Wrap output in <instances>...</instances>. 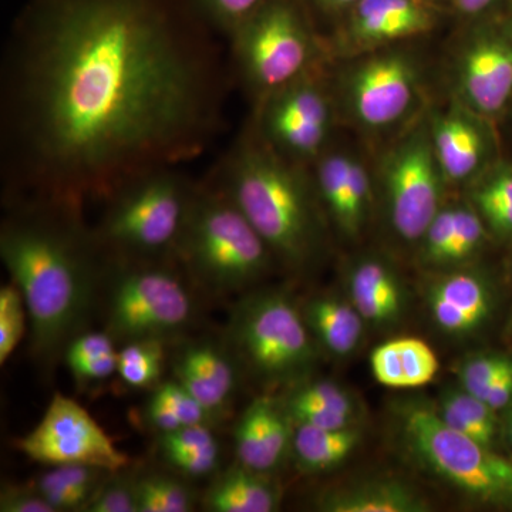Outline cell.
Returning <instances> with one entry per match:
<instances>
[{"mask_svg":"<svg viewBox=\"0 0 512 512\" xmlns=\"http://www.w3.org/2000/svg\"><path fill=\"white\" fill-rule=\"evenodd\" d=\"M376 382L392 389H416L430 383L440 369L430 345L417 338H399L376 346L370 355Z\"/></svg>","mask_w":512,"mask_h":512,"instance_id":"23","label":"cell"},{"mask_svg":"<svg viewBox=\"0 0 512 512\" xmlns=\"http://www.w3.org/2000/svg\"><path fill=\"white\" fill-rule=\"evenodd\" d=\"M146 419L158 433L210 424L214 417L177 380L158 383L147 400Z\"/></svg>","mask_w":512,"mask_h":512,"instance_id":"30","label":"cell"},{"mask_svg":"<svg viewBox=\"0 0 512 512\" xmlns=\"http://www.w3.org/2000/svg\"><path fill=\"white\" fill-rule=\"evenodd\" d=\"M316 345L335 357L356 352L367 323L349 299L336 295L313 296L302 309Z\"/></svg>","mask_w":512,"mask_h":512,"instance_id":"21","label":"cell"},{"mask_svg":"<svg viewBox=\"0 0 512 512\" xmlns=\"http://www.w3.org/2000/svg\"><path fill=\"white\" fill-rule=\"evenodd\" d=\"M430 138L441 173L447 180H467L483 163V134L463 114H446L434 120Z\"/></svg>","mask_w":512,"mask_h":512,"instance_id":"24","label":"cell"},{"mask_svg":"<svg viewBox=\"0 0 512 512\" xmlns=\"http://www.w3.org/2000/svg\"><path fill=\"white\" fill-rule=\"evenodd\" d=\"M234 355L211 340L187 343L173 359L175 380L207 409L212 417L228 409L238 387Z\"/></svg>","mask_w":512,"mask_h":512,"instance_id":"17","label":"cell"},{"mask_svg":"<svg viewBox=\"0 0 512 512\" xmlns=\"http://www.w3.org/2000/svg\"><path fill=\"white\" fill-rule=\"evenodd\" d=\"M427 305L437 328L457 338L477 335L493 319L497 295L491 282L476 272H454L427 289Z\"/></svg>","mask_w":512,"mask_h":512,"instance_id":"15","label":"cell"},{"mask_svg":"<svg viewBox=\"0 0 512 512\" xmlns=\"http://www.w3.org/2000/svg\"><path fill=\"white\" fill-rule=\"evenodd\" d=\"M197 188L178 167H170L114 192L93 227L104 254L126 261L173 259Z\"/></svg>","mask_w":512,"mask_h":512,"instance_id":"5","label":"cell"},{"mask_svg":"<svg viewBox=\"0 0 512 512\" xmlns=\"http://www.w3.org/2000/svg\"><path fill=\"white\" fill-rule=\"evenodd\" d=\"M476 211L498 235H512V168H500L473 191Z\"/></svg>","mask_w":512,"mask_h":512,"instance_id":"33","label":"cell"},{"mask_svg":"<svg viewBox=\"0 0 512 512\" xmlns=\"http://www.w3.org/2000/svg\"><path fill=\"white\" fill-rule=\"evenodd\" d=\"M254 117L266 143L286 160L298 165L318 160L332 130L333 111L316 67L269 96Z\"/></svg>","mask_w":512,"mask_h":512,"instance_id":"10","label":"cell"},{"mask_svg":"<svg viewBox=\"0 0 512 512\" xmlns=\"http://www.w3.org/2000/svg\"><path fill=\"white\" fill-rule=\"evenodd\" d=\"M349 185V225L346 237H356L365 225L369 214L370 201H372V187H370L369 174L360 161L349 158L348 168Z\"/></svg>","mask_w":512,"mask_h":512,"instance_id":"41","label":"cell"},{"mask_svg":"<svg viewBox=\"0 0 512 512\" xmlns=\"http://www.w3.org/2000/svg\"><path fill=\"white\" fill-rule=\"evenodd\" d=\"M208 180L228 195L276 261L303 271L322 248L316 188L303 171L266 143L256 120L222 154Z\"/></svg>","mask_w":512,"mask_h":512,"instance_id":"3","label":"cell"},{"mask_svg":"<svg viewBox=\"0 0 512 512\" xmlns=\"http://www.w3.org/2000/svg\"><path fill=\"white\" fill-rule=\"evenodd\" d=\"M86 208L49 198H9L0 258L28 309L30 348L53 366L100 301L107 255Z\"/></svg>","mask_w":512,"mask_h":512,"instance_id":"2","label":"cell"},{"mask_svg":"<svg viewBox=\"0 0 512 512\" xmlns=\"http://www.w3.org/2000/svg\"><path fill=\"white\" fill-rule=\"evenodd\" d=\"M511 12H512V6H511Z\"/></svg>","mask_w":512,"mask_h":512,"instance_id":"49","label":"cell"},{"mask_svg":"<svg viewBox=\"0 0 512 512\" xmlns=\"http://www.w3.org/2000/svg\"><path fill=\"white\" fill-rule=\"evenodd\" d=\"M29 316L25 299L18 286L9 284L0 289V363L6 360L18 348L25 338Z\"/></svg>","mask_w":512,"mask_h":512,"instance_id":"36","label":"cell"},{"mask_svg":"<svg viewBox=\"0 0 512 512\" xmlns=\"http://www.w3.org/2000/svg\"><path fill=\"white\" fill-rule=\"evenodd\" d=\"M437 412L454 430L485 446L497 447L503 433V423L498 419V413L480 397L473 396L461 387L447 390L441 397Z\"/></svg>","mask_w":512,"mask_h":512,"instance_id":"29","label":"cell"},{"mask_svg":"<svg viewBox=\"0 0 512 512\" xmlns=\"http://www.w3.org/2000/svg\"><path fill=\"white\" fill-rule=\"evenodd\" d=\"M349 158L345 154H322L315 161L316 194L330 217L346 235L349 225Z\"/></svg>","mask_w":512,"mask_h":512,"instance_id":"32","label":"cell"},{"mask_svg":"<svg viewBox=\"0 0 512 512\" xmlns=\"http://www.w3.org/2000/svg\"><path fill=\"white\" fill-rule=\"evenodd\" d=\"M505 412H507V416H505L503 421V433L505 439L508 440V443H510V446L512 447V404L507 410H505Z\"/></svg>","mask_w":512,"mask_h":512,"instance_id":"47","label":"cell"},{"mask_svg":"<svg viewBox=\"0 0 512 512\" xmlns=\"http://www.w3.org/2000/svg\"><path fill=\"white\" fill-rule=\"evenodd\" d=\"M421 2H434V0H421Z\"/></svg>","mask_w":512,"mask_h":512,"instance_id":"48","label":"cell"},{"mask_svg":"<svg viewBox=\"0 0 512 512\" xmlns=\"http://www.w3.org/2000/svg\"><path fill=\"white\" fill-rule=\"evenodd\" d=\"M18 448L45 466H92L116 473L128 466V457L114 446L84 407L55 394L35 429L18 441Z\"/></svg>","mask_w":512,"mask_h":512,"instance_id":"11","label":"cell"},{"mask_svg":"<svg viewBox=\"0 0 512 512\" xmlns=\"http://www.w3.org/2000/svg\"><path fill=\"white\" fill-rule=\"evenodd\" d=\"M349 301L367 325L386 328L402 318L406 295L392 266L367 258L357 262L350 272Z\"/></svg>","mask_w":512,"mask_h":512,"instance_id":"19","label":"cell"},{"mask_svg":"<svg viewBox=\"0 0 512 512\" xmlns=\"http://www.w3.org/2000/svg\"><path fill=\"white\" fill-rule=\"evenodd\" d=\"M485 403L495 412H505L512 404V365L498 377L483 397Z\"/></svg>","mask_w":512,"mask_h":512,"instance_id":"44","label":"cell"},{"mask_svg":"<svg viewBox=\"0 0 512 512\" xmlns=\"http://www.w3.org/2000/svg\"><path fill=\"white\" fill-rule=\"evenodd\" d=\"M433 26V13L421 0H359L350 8L346 39L357 49H372L419 36Z\"/></svg>","mask_w":512,"mask_h":512,"instance_id":"18","label":"cell"},{"mask_svg":"<svg viewBox=\"0 0 512 512\" xmlns=\"http://www.w3.org/2000/svg\"><path fill=\"white\" fill-rule=\"evenodd\" d=\"M214 33L195 0H28L3 56L6 200L86 208L201 157L224 127Z\"/></svg>","mask_w":512,"mask_h":512,"instance_id":"1","label":"cell"},{"mask_svg":"<svg viewBox=\"0 0 512 512\" xmlns=\"http://www.w3.org/2000/svg\"><path fill=\"white\" fill-rule=\"evenodd\" d=\"M86 512H138L136 476L111 473L94 495Z\"/></svg>","mask_w":512,"mask_h":512,"instance_id":"39","label":"cell"},{"mask_svg":"<svg viewBox=\"0 0 512 512\" xmlns=\"http://www.w3.org/2000/svg\"><path fill=\"white\" fill-rule=\"evenodd\" d=\"M138 512H190L194 491L183 481L161 473L136 476Z\"/></svg>","mask_w":512,"mask_h":512,"instance_id":"34","label":"cell"},{"mask_svg":"<svg viewBox=\"0 0 512 512\" xmlns=\"http://www.w3.org/2000/svg\"><path fill=\"white\" fill-rule=\"evenodd\" d=\"M318 510L325 512H426L430 504L397 478H372L332 488L320 495Z\"/></svg>","mask_w":512,"mask_h":512,"instance_id":"20","label":"cell"},{"mask_svg":"<svg viewBox=\"0 0 512 512\" xmlns=\"http://www.w3.org/2000/svg\"><path fill=\"white\" fill-rule=\"evenodd\" d=\"M295 421L284 400L256 397L239 417L234 430L235 453L242 466L271 473L292 451Z\"/></svg>","mask_w":512,"mask_h":512,"instance_id":"16","label":"cell"},{"mask_svg":"<svg viewBox=\"0 0 512 512\" xmlns=\"http://www.w3.org/2000/svg\"><path fill=\"white\" fill-rule=\"evenodd\" d=\"M229 339L235 355L266 383L299 379L316 362L315 339L302 309L282 291L241 299L232 311Z\"/></svg>","mask_w":512,"mask_h":512,"instance_id":"9","label":"cell"},{"mask_svg":"<svg viewBox=\"0 0 512 512\" xmlns=\"http://www.w3.org/2000/svg\"><path fill=\"white\" fill-rule=\"evenodd\" d=\"M397 439L420 467L477 503L512 510V461L441 419L436 406L407 402L396 417Z\"/></svg>","mask_w":512,"mask_h":512,"instance_id":"7","label":"cell"},{"mask_svg":"<svg viewBox=\"0 0 512 512\" xmlns=\"http://www.w3.org/2000/svg\"><path fill=\"white\" fill-rule=\"evenodd\" d=\"M174 259L192 284L217 295L258 284L275 261L237 205L208 178L198 183Z\"/></svg>","mask_w":512,"mask_h":512,"instance_id":"4","label":"cell"},{"mask_svg":"<svg viewBox=\"0 0 512 512\" xmlns=\"http://www.w3.org/2000/svg\"><path fill=\"white\" fill-rule=\"evenodd\" d=\"M458 89L477 113H500L512 96L511 40L495 32L471 39L458 64Z\"/></svg>","mask_w":512,"mask_h":512,"instance_id":"14","label":"cell"},{"mask_svg":"<svg viewBox=\"0 0 512 512\" xmlns=\"http://www.w3.org/2000/svg\"><path fill=\"white\" fill-rule=\"evenodd\" d=\"M282 491L268 473L235 464L217 477L204 497L211 512H274Z\"/></svg>","mask_w":512,"mask_h":512,"instance_id":"22","label":"cell"},{"mask_svg":"<svg viewBox=\"0 0 512 512\" xmlns=\"http://www.w3.org/2000/svg\"><path fill=\"white\" fill-rule=\"evenodd\" d=\"M158 443L165 461L184 476H211L220 464V444L210 424L161 433Z\"/></svg>","mask_w":512,"mask_h":512,"instance_id":"27","label":"cell"},{"mask_svg":"<svg viewBox=\"0 0 512 512\" xmlns=\"http://www.w3.org/2000/svg\"><path fill=\"white\" fill-rule=\"evenodd\" d=\"M284 404L295 424L330 430L356 426L355 400L336 383H303L286 397Z\"/></svg>","mask_w":512,"mask_h":512,"instance_id":"25","label":"cell"},{"mask_svg":"<svg viewBox=\"0 0 512 512\" xmlns=\"http://www.w3.org/2000/svg\"><path fill=\"white\" fill-rule=\"evenodd\" d=\"M485 227L483 218L476 210L456 207V231L444 259V264H460L471 258L483 247Z\"/></svg>","mask_w":512,"mask_h":512,"instance_id":"38","label":"cell"},{"mask_svg":"<svg viewBox=\"0 0 512 512\" xmlns=\"http://www.w3.org/2000/svg\"><path fill=\"white\" fill-rule=\"evenodd\" d=\"M360 440L362 433L357 426L330 430L295 424L292 453L302 473H328L352 456Z\"/></svg>","mask_w":512,"mask_h":512,"instance_id":"26","label":"cell"},{"mask_svg":"<svg viewBox=\"0 0 512 512\" xmlns=\"http://www.w3.org/2000/svg\"><path fill=\"white\" fill-rule=\"evenodd\" d=\"M2 512H56L43 495L29 485H3L0 493Z\"/></svg>","mask_w":512,"mask_h":512,"instance_id":"43","label":"cell"},{"mask_svg":"<svg viewBox=\"0 0 512 512\" xmlns=\"http://www.w3.org/2000/svg\"><path fill=\"white\" fill-rule=\"evenodd\" d=\"M456 231V207L441 208L423 235V256L430 264H444Z\"/></svg>","mask_w":512,"mask_h":512,"instance_id":"42","label":"cell"},{"mask_svg":"<svg viewBox=\"0 0 512 512\" xmlns=\"http://www.w3.org/2000/svg\"><path fill=\"white\" fill-rule=\"evenodd\" d=\"M164 346L160 340H140L123 345L117 366L121 380L136 389L157 386L164 370Z\"/></svg>","mask_w":512,"mask_h":512,"instance_id":"35","label":"cell"},{"mask_svg":"<svg viewBox=\"0 0 512 512\" xmlns=\"http://www.w3.org/2000/svg\"><path fill=\"white\" fill-rule=\"evenodd\" d=\"M417 70L402 53H382L353 69L346 80V99L360 124L392 126L406 116L417 94Z\"/></svg>","mask_w":512,"mask_h":512,"instance_id":"13","label":"cell"},{"mask_svg":"<svg viewBox=\"0 0 512 512\" xmlns=\"http://www.w3.org/2000/svg\"><path fill=\"white\" fill-rule=\"evenodd\" d=\"M441 177L431 138L424 133L407 137L387 160V210L404 241H421L441 210Z\"/></svg>","mask_w":512,"mask_h":512,"instance_id":"12","label":"cell"},{"mask_svg":"<svg viewBox=\"0 0 512 512\" xmlns=\"http://www.w3.org/2000/svg\"><path fill=\"white\" fill-rule=\"evenodd\" d=\"M63 357L80 383L109 379L119 366L116 342L107 332L80 333L67 345Z\"/></svg>","mask_w":512,"mask_h":512,"instance_id":"31","label":"cell"},{"mask_svg":"<svg viewBox=\"0 0 512 512\" xmlns=\"http://www.w3.org/2000/svg\"><path fill=\"white\" fill-rule=\"evenodd\" d=\"M110 474L99 467L69 464L52 467L32 485L56 512L84 511Z\"/></svg>","mask_w":512,"mask_h":512,"instance_id":"28","label":"cell"},{"mask_svg":"<svg viewBox=\"0 0 512 512\" xmlns=\"http://www.w3.org/2000/svg\"><path fill=\"white\" fill-rule=\"evenodd\" d=\"M512 365V356L500 352L476 353L457 369L461 389L483 400L491 384Z\"/></svg>","mask_w":512,"mask_h":512,"instance_id":"37","label":"cell"},{"mask_svg":"<svg viewBox=\"0 0 512 512\" xmlns=\"http://www.w3.org/2000/svg\"><path fill=\"white\" fill-rule=\"evenodd\" d=\"M456 8L467 16H477L493 8L497 0H453Z\"/></svg>","mask_w":512,"mask_h":512,"instance_id":"45","label":"cell"},{"mask_svg":"<svg viewBox=\"0 0 512 512\" xmlns=\"http://www.w3.org/2000/svg\"><path fill=\"white\" fill-rule=\"evenodd\" d=\"M323 12L338 13L353 8L359 0H313Z\"/></svg>","mask_w":512,"mask_h":512,"instance_id":"46","label":"cell"},{"mask_svg":"<svg viewBox=\"0 0 512 512\" xmlns=\"http://www.w3.org/2000/svg\"><path fill=\"white\" fill-rule=\"evenodd\" d=\"M187 279L174 258H109L100 295L104 332L121 345L140 340L165 343L177 338L195 318L194 298Z\"/></svg>","mask_w":512,"mask_h":512,"instance_id":"6","label":"cell"},{"mask_svg":"<svg viewBox=\"0 0 512 512\" xmlns=\"http://www.w3.org/2000/svg\"><path fill=\"white\" fill-rule=\"evenodd\" d=\"M265 2L266 0H195L212 28L228 37Z\"/></svg>","mask_w":512,"mask_h":512,"instance_id":"40","label":"cell"},{"mask_svg":"<svg viewBox=\"0 0 512 512\" xmlns=\"http://www.w3.org/2000/svg\"><path fill=\"white\" fill-rule=\"evenodd\" d=\"M229 40L232 66L255 109L316 67L318 43L299 0H266Z\"/></svg>","mask_w":512,"mask_h":512,"instance_id":"8","label":"cell"}]
</instances>
